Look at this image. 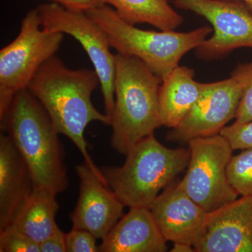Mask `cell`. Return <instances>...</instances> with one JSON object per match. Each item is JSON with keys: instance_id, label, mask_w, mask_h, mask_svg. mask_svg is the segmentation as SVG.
<instances>
[{"instance_id": "25", "label": "cell", "mask_w": 252, "mask_h": 252, "mask_svg": "<svg viewBox=\"0 0 252 252\" xmlns=\"http://www.w3.org/2000/svg\"><path fill=\"white\" fill-rule=\"evenodd\" d=\"M39 245L40 252H67L65 233L61 229Z\"/></svg>"}, {"instance_id": "24", "label": "cell", "mask_w": 252, "mask_h": 252, "mask_svg": "<svg viewBox=\"0 0 252 252\" xmlns=\"http://www.w3.org/2000/svg\"><path fill=\"white\" fill-rule=\"evenodd\" d=\"M50 3L61 5L67 9L86 11L106 4L104 0H46Z\"/></svg>"}, {"instance_id": "5", "label": "cell", "mask_w": 252, "mask_h": 252, "mask_svg": "<svg viewBox=\"0 0 252 252\" xmlns=\"http://www.w3.org/2000/svg\"><path fill=\"white\" fill-rule=\"evenodd\" d=\"M86 13L105 32L117 54L140 59L161 80L213 32L209 26L185 32L140 29L123 21L107 4Z\"/></svg>"}, {"instance_id": "2", "label": "cell", "mask_w": 252, "mask_h": 252, "mask_svg": "<svg viewBox=\"0 0 252 252\" xmlns=\"http://www.w3.org/2000/svg\"><path fill=\"white\" fill-rule=\"evenodd\" d=\"M1 120L2 132L11 137L27 164L34 188L56 195L67 189V170L60 134L46 109L28 89L15 94Z\"/></svg>"}, {"instance_id": "15", "label": "cell", "mask_w": 252, "mask_h": 252, "mask_svg": "<svg viewBox=\"0 0 252 252\" xmlns=\"http://www.w3.org/2000/svg\"><path fill=\"white\" fill-rule=\"evenodd\" d=\"M167 240L149 207H131L99 245L102 252H165Z\"/></svg>"}, {"instance_id": "27", "label": "cell", "mask_w": 252, "mask_h": 252, "mask_svg": "<svg viewBox=\"0 0 252 252\" xmlns=\"http://www.w3.org/2000/svg\"><path fill=\"white\" fill-rule=\"evenodd\" d=\"M235 1H241V2L244 3L248 6L249 10L252 14V0H235Z\"/></svg>"}, {"instance_id": "20", "label": "cell", "mask_w": 252, "mask_h": 252, "mask_svg": "<svg viewBox=\"0 0 252 252\" xmlns=\"http://www.w3.org/2000/svg\"><path fill=\"white\" fill-rule=\"evenodd\" d=\"M230 77L238 81L242 94L235 117V122L244 124L252 121V60L238 63L230 73Z\"/></svg>"}, {"instance_id": "18", "label": "cell", "mask_w": 252, "mask_h": 252, "mask_svg": "<svg viewBox=\"0 0 252 252\" xmlns=\"http://www.w3.org/2000/svg\"><path fill=\"white\" fill-rule=\"evenodd\" d=\"M123 21L135 26L147 23L160 31H175L184 18L167 0H104Z\"/></svg>"}, {"instance_id": "16", "label": "cell", "mask_w": 252, "mask_h": 252, "mask_svg": "<svg viewBox=\"0 0 252 252\" xmlns=\"http://www.w3.org/2000/svg\"><path fill=\"white\" fill-rule=\"evenodd\" d=\"M195 71L177 66L162 79L159 107L162 126L175 128L180 125L203 94L207 83L195 79Z\"/></svg>"}, {"instance_id": "7", "label": "cell", "mask_w": 252, "mask_h": 252, "mask_svg": "<svg viewBox=\"0 0 252 252\" xmlns=\"http://www.w3.org/2000/svg\"><path fill=\"white\" fill-rule=\"evenodd\" d=\"M190 156L182 189L209 212L238 198L230 185L227 167L233 149L220 134L198 137L188 142Z\"/></svg>"}, {"instance_id": "11", "label": "cell", "mask_w": 252, "mask_h": 252, "mask_svg": "<svg viewBox=\"0 0 252 252\" xmlns=\"http://www.w3.org/2000/svg\"><path fill=\"white\" fill-rule=\"evenodd\" d=\"M75 170L80 185L77 205L69 215L72 228L102 240L124 216L126 206L85 162Z\"/></svg>"}, {"instance_id": "17", "label": "cell", "mask_w": 252, "mask_h": 252, "mask_svg": "<svg viewBox=\"0 0 252 252\" xmlns=\"http://www.w3.org/2000/svg\"><path fill=\"white\" fill-rule=\"evenodd\" d=\"M54 192L34 188L12 224L38 244L60 229L56 223L59 205Z\"/></svg>"}, {"instance_id": "9", "label": "cell", "mask_w": 252, "mask_h": 252, "mask_svg": "<svg viewBox=\"0 0 252 252\" xmlns=\"http://www.w3.org/2000/svg\"><path fill=\"white\" fill-rule=\"evenodd\" d=\"M179 9L190 11L207 20L212 35L195 50L200 60L223 59L236 49H252V14L248 6L235 0H172Z\"/></svg>"}, {"instance_id": "3", "label": "cell", "mask_w": 252, "mask_h": 252, "mask_svg": "<svg viewBox=\"0 0 252 252\" xmlns=\"http://www.w3.org/2000/svg\"><path fill=\"white\" fill-rule=\"evenodd\" d=\"M162 80L142 61L115 54L111 144L126 155L137 142L162 126L159 107Z\"/></svg>"}, {"instance_id": "22", "label": "cell", "mask_w": 252, "mask_h": 252, "mask_svg": "<svg viewBox=\"0 0 252 252\" xmlns=\"http://www.w3.org/2000/svg\"><path fill=\"white\" fill-rule=\"evenodd\" d=\"M220 134L228 141L234 151L252 149V121L244 124L235 122L223 127Z\"/></svg>"}, {"instance_id": "1", "label": "cell", "mask_w": 252, "mask_h": 252, "mask_svg": "<svg viewBox=\"0 0 252 252\" xmlns=\"http://www.w3.org/2000/svg\"><path fill=\"white\" fill-rule=\"evenodd\" d=\"M99 85L100 81L94 69H70L55 55L39 67L27 89L46 109L58 132L72 141L84 162L108 186L89 155L84 136L91 122L111 124L110 118L99 112L91 100Z\"/></svg>"}, {"instance_id": "14", "label": "cell", "mask_w": 252, "mask_h": 252, "mask_svg": "<svg viewBox=\"0 0 252 252\" xmlns=\"http://www.w3.org/2000/svg\"><path fill=\"white\" fill-rule=\"evenodd\" d=\"M27 164L7 134L0 135V230L12 224L34 190Z\"/></svg>"}, {"instance_id": "10", "label": "cell", "mask_w": 252, "mask_h": 252, "mask_svg": "<svg viewBox=\"0 0 252 252\" xmlns=\"http://www.w3.org/2000/svg\"><path fill=\"white\" fill-rule=\"evenodd\" d=\"M241 94V87L233 77L207 83L193 108L180 125L168 132L167 140L188 143L193 139L220 134L235 119Z\"/></svg>"}, {"instance_id": "19", "label": "cell", "mask_w": 252, "mask_h": 252, "mask_svg": "<svg viewBox=\"0 0 252 252\" xmlns=\"http://www.w3.org/2000/svg\"><path fill=\"white\" fill-rule=\"evenodd\" d=\"M230 185L241 196L252 197V149L233 156L227 167Z\"/></svg>"}, {"instance_id": "21", "label": "cell", "mask_w": 252, "mask_h": 252, "mask_svg": "<svg viewBox=\"0 0 252 252\" xmlns=\"http://www.w3.org/2000/svg\"><path fill=\"white\" fill-rule=\"evenodd\" d=\"M0 252H40L39 245L11 224L0 230Z\"/></svg>"}, {"instance_id": "13", "label": "cell", "mask_w": 252, "mask_h": 252, "mask_svg": "<svg viewBox=\"0 0 252 252\" xmlns=\"http://www.w3.org/2000/svg\"><path fill=\"white\" fill-rule=\"evenodd\" d=\"M167 242L195 245L205 230L207 212L180 187L170 184L149 207Z\"/></svg>"}, {"instance_id": "8", "label": "cell", "mask_w": 252, "mask_h": 252, "mask_svg": "<svg viewBox=\"0 0 252 252\" xmlns=\"http://www.w3.org/2000/svg\"><path fill=\"white\" fill-rule=\"evenodd\" d=\"M36 9L41 27L72 36L85 50L100 81L105 114L111 119L115 102V55L111 52L105 32L84 11L50 2L39 5Z\"/></svg>"}, {"instance_id": "12", "label": "cell", "mask_w": 252, "mask_h": 252, "mask_svg": "<svg viewBox=\"0 0 252 252\" xmlns=\"http://www.w3.org/2000/svg\"><path fill=\"white\" fill-rule=\"evenodd\" d=\"M196 252H252V197L240 198L207 212Z\"/></svg>"}, {"instance_id": "4", "label": "cell", "mask_w": 252, "mask_h": 252, "mask_svg": "<svg viewBox=\"0 0 252 252\" xmlns=\"http://www.w3.org/2000/svg\"><path fill=\"white\" fill-rule=\"evenodd\" d=\"M121 167L101 168L109 188L126 207H149L188 167L190 149L165 147L154 134L137 142Z\"/></svg>"}, {"instance_id": "23", "label": "cell", "mask_w": 252, "mask_h": 252, "mask_svg": "<svg viewBox=\"0 0 252 252\" xmlns=\"http://www.w3.org/2000/svg\"><path fill=\"white\" fill-rule=\"evenodd\" d=\"M67 252H98L97 239L86 230L72 228L65 233Z\"/></svg>"}, {"instance_id": "6", "label": "cell", "mask_w": 252, "mask_h": 252, "mask_svg": "<svg viewBox=\"0 0 252 252\" xmlns=\"http://www.w3.org/2000/svg\"><path fill=\"white\" fill-rule=\"evenodd\" d=\"M64 34L41 27L37 9L22 21L16 39L0 51V119L18 91L27 89L39 67L59 51Z\"/></svg>"}, {"instance_id": "26", "label": "cell", "mask_w": 252, "mask_h": 252, "mask_svg": "<svg viewBox=\"0 0 252 252\" xmlns=\"http://www.w3.org/2000/svg\"><path fill=\"white\" fill-rule=\"evenodd\" d=\"M172 252H195L193 245L184 243H174Z\"/></svg>"}]
</instances>
